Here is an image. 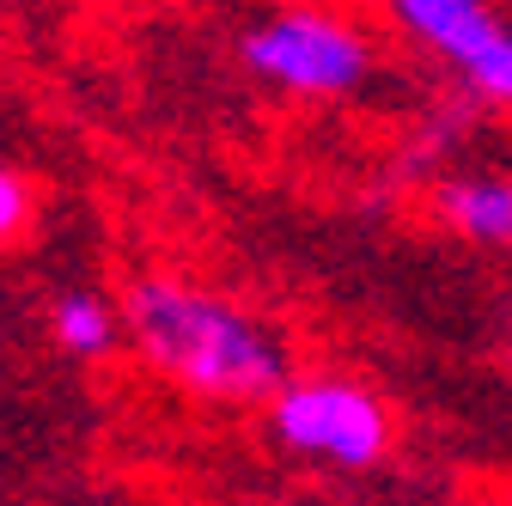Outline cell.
<instances>
[{
	"mask_svg": "<svg viewBox=\"0 0 512 506\" xmlns=\"http://www.w3.org/2000/svg\"><path fill=\"white\" fill-rule=\"evenodd\" d=\"M403 31L439 49L452 68L494 104H512V31L482 0H384Z\"/></svg>",
	"mask_w": 512,
	"mask_h": 506,
	"instance_id": "cell-4",
	"label": "cell"
},
{
	"mask_svg": "<svg viewBox=\"0 0 512 506\" xmlns=\"http://www.w3.org/2000/svg\"><path fill=\"white\" fill-rule=\"evenodd\" d=\"M49 336L68 348L74 360H98V354L116 348L122 330H116V311L104 299H92V293H61L49 305Z\"/></svg>",
	"mask_w": 512,
	"mask_h": 506,
	"instance_id": "cell-6",
	"label": "cell"
},
{
	"mask_svg": "<svg viewBox=\"0 0 512 506\" xmlns=\"http://www.w3.org/2000/svg\"><path fill=\"white\" fill-rule=\"evenodd\" d=\"M439 214L464 238L512 244V183L506 177H452L439 189Z\"/></svg>",
	"mask_w": 512,
	"mask_h": 506,
	"instance_id": "cell-5",
	"label": "cell"
},
{
	"mask_svg": "<svg viewBox=\"0 0 512 506\" xmlns=\"http://www.w3.org/2000/svg\"><path fill=\"white\" fill-rule=\"evenodd\" d=\"M19 220H25V177L7 171V177H0V232L19 238Z\"/></svg>",
	"mask_w": 512,
	"mask_h": 506,
	"instance_id": "cell-7",
	"label": "cell"
},
{
	"mask_svg": "<svg viewBox=\"0 0 512 506\" xmlns=\"http://www.w3.org/2000/svg\"><path fill=\"white\" fill-rule=\"evenodd\" d=\"M244 61L299 98H342L366 80V43L324 13H281L244 37Z\"/></svg>",
	"mask_w": 512,
	"mask_h": 506,
	"instance_id": "cell-3",
	"label": "cell"
},
{
	"mask_svg": "<svg viewBox=\"0 0 512 506\" xmlns=\"http://www.w3.org/2000/svg\"><path fill=\"white\" fill-rule=\"evenodd\" d=\"M464 506H512V500H500V494H476V500H464Z\"/></svg>",
	"mask_w": 512,
	"mask_h": 506,
	"instance_id": "cell-8",
	"label": "cell"
},
{
	"mask_svg": "<svg viewBox=\"0 0 512 506\" xmlns=\"http://www.w3.org/2000/svg\"><path fill=\"white\" fill-rule=\"evenodd\" d=\"M269 433L287 452L342 470H366L391 452V415L354 378H293L269 403Z\"/></svg>",
	"mask_w": 512,
	"mask_h": 506,
	"instance_id": "cell-2",
	"label": "cell"
},
{
	"mask_svg": "<svg viewBox=\"0 0 512 506\" xmlns=\"http://www.w3.org/2000/svg\"><path fill=\"white\" fill-rule=\"evenodd\" d=\"M122 324L135 348L171 378V385L214 397V403H275L287 378V348L250 311L196 293L171 275H141L122 299Z\"/></svg>",
	"mask_w": 512,
	"mask_h": 506,
	"instance_id": "cell-1",
	"label": "cell"
}]
</instances>
